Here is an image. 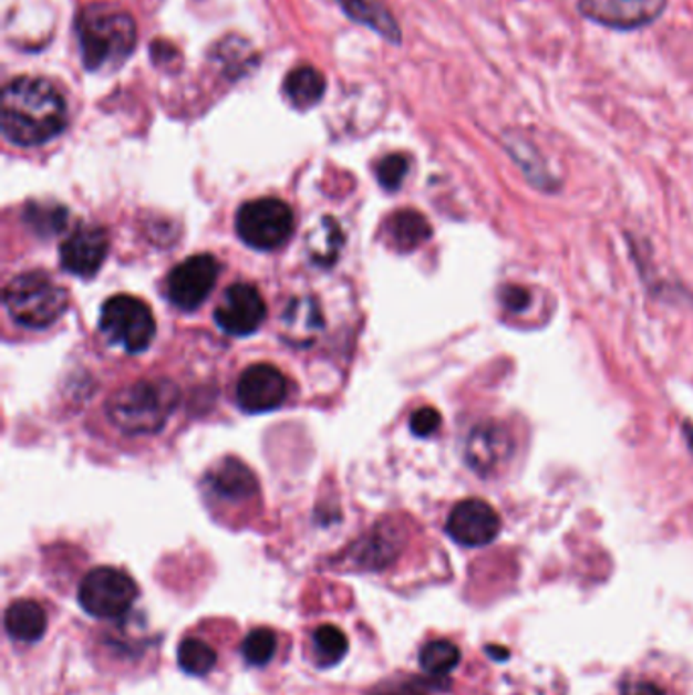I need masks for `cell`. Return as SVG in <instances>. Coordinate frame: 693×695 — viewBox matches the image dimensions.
<instances>
[{
    "label": "cell",
    "mask_w": 693,
    "mask_h": 695,
    "mask_svg": "<svg viewBox=\"0 0 693 695\" xmlns=\"http://www.w3.org/2000/svg\"><path fill=\"white\" fill-rule=\"evenodd\" d=\"M68 125L62 92L43 77H17L2 92L0 126L7 141L19 147L50 143Z\"/></svg>",
    "instance_id": "obj_1"
},
{
    "label": "cell",
    "mask_w": 693,
    "mask_h": 695,
    "mask_svg": "<svg viewBox=\"0 0 693 695\" xmlns=\"http://www.w3.org/2000/svg\"><path fill=\"white\" fill-rule=\"evenodd\" d=\"M342 245V232L340 226L332 218H323L320 226L311 232L310 255L311 261L320 264H330L338 257V249Z\"/></svg>",
    "instance_id": "obj_24"
},
{
    "label": "cell",
    "mask_w": 693,
    "mask_h": 695,
    "mask_svg": "<svg viewBox=\"0 0 693 695\" xmlns=\"http://www.w3.org/2000/svg\"><path fill=\"white\" fill-rule=\"evenodd\" d=\"M668 7V0H580V13L598 25L631 31L651 25Z\"/></svg>",
    "instance_id": "obj_11"
},
{
    "label": "cell",
    "mask_w": 693,
    "mask_h": 695,
    "mask_svg": "<svg viewBox=\"0 0 693 695\" xmlns=\"http://www.w3.org/2000/svg\"><path fill=\"white\" fill-rule=\"evenodd\" d=\"M338 2L344 7L348 17H352L354 21L383 33L386 39L399 41V25L393 14L389 13L383 4L374 0H338Z\"/></svg>",
    "instance_id": "obj_20"
},
{
    "label": "cell",
    "mask_w": 693,
    "mask_h": 695,
    "mask_svg": "<svg viewBox=\"0 0 693 695\" xmlns=\"http://www.w3.org/2000/svg\"><path fill=\"white\" fill-rule=\"evenodd\" d=\"M293 211L281 199H252L236 211V232L250 249H279L293 235Z\"/></svg>",
    "instance_id": "obj_6"
},
{
    "label": "cell",
    "mask_w": 693,
    "mask_h": 695,
    "mask_svg": "<svg viewBox=\"0 0 693 695\" xmlns=\"http://www.w3.org/2000/svg\"><path fill=\"white\" fill-rule=\"evenodd\" d=\"M138 588L135 580L116 568H96L87 571L77 588L80 606L99 621L123 619L133 609Z\"/></svg>",
    "instance_id": "obj_7"
},
{
    "label": "cell",
    "mask_w": 693,
    "mask_h": 695,
    "mask_svg": "<svg viewBox=\"0 0 693 695\" xmlns=\"http://www.w3.org/2000/svg\"><path fill=\"white\" fill-rule=\"evenodd\" d=\"M287 397L286 374L272 364H252L240 376L236 401L247 413L277 409Z\"/></svg>",
    "instance_id": "obj_13"
},
{
    "label": "cell",
    "mask_w": 693,
    "mask_h": 695,
    "mask_svg": "<svg viewBox=\"0 0 693 695\" xmlns=\"http://www.w3.org/2000/svg\"><path fill=\"white\" fill-rule=\"evenodd\" d=\"M325 77L311 65L296 68L286 80V96L289 102L299 108L308 111L323 98Z\"/></svg>",
    "instance_id": "obj_19"
},
{
    "label": "cell",
    "mask_w": 693,
    "mask_h": 695,
    "mask_svg": "<svg viewBox=\"0 0 693 695\" xmlns=\"http://www.w3.org/2000/svg\"><path fill=\"white\" fill-rule=\"evenodd\" d=\"M323 328L318 303L310 298L293 299L283 313V334L289 344L310 346Z\"/></svg>",
    "instance_id": "obj_16"
},
{
    "label": "cell",
    "mask_w": 693,
    "mask_h": 695,
    "mask_svg": "<svg viewBox=\"0 0 693 695\" xmlns=\"http://www.w3.org/2000/svg\"><path fill=\"white\" fill-rule=\"evenodd\" d=\"M4 308L14 323L29 330L50 328L68 310V293L50 274L29 271L4 287Z\"/></svg>",
    "instance_id": "obj_4"
},
{
    "label": "cell",
    "mask_w": 693,
    "mask_h": 695,
    "mask_svg": "<svg viewBox=\"0 0 693 695\" xmlns=\"http://www.w3.org/2000/svg\"><path fill=\"white\" fill-rule=\"evenodd\" d=\"M459 658H462L459 649L452 641L435 639L423 646L420 653V665L427 675L447 680V675L458 667Z\"/></svg>",
    "instance_id": "obj_22"
},
{
    "label": "cell",
    "mask_w": 693,
    "mask_h": 695,
    "mask_svg": "<svg viewBox=\"0 0 693 695\" xmlns=\"http://www.w3.org/2000/svg\"><path fill=\"white\" fill-rule=\"evenodd\" d=\"M208 483L211 490L226 500H245L259 490L255 474L250 473L247 464L235 458L223 459L211 470Z\"/></svg>",
    "instance_id": "obj_15"
},
{
    "label": "cell",
    "mask_w": 693,
    "mask_h": 695,
    "mask_svg": "<svg viewBox=\"0 0 693 695\" xmlns=\"http://www.w3.org/2000/svg\"><path fill=\"white\" fill-rule=\"evenodd\" d=\"M220 264L211 255H196L179 262L167 277V295L175 308L198 310L218 281Z\"/></svg>",
    "instance_id": "obj_8"
},
{
    "label": "cell",
    "mask_w": 693,
    "mask_h": 695,
    "mask_svg": "<svg viewBox=\"0 0 693 695\" xmlns=\"http://www.w3.org/2000/svg\"><path fill=\"white\" fill-rule=\"evenodd\" d=\"M408 162L405 155H389L384 157L383 162L376 165V177H379V184L384 189H391L395 191L403 184L405 175H407Z\"/></svg>",
    "instance_id": "obj_27"
},
{
    "label": "cell",
    "mask_w": 693,
    "mask_h": 695,
    "mask_svg": "<svg viewBox=\"0 0 693 695\" xmlns=\"http://www.w3.org/2000/svg\"><path fill=\"white\" fill-rule=\"evenodd\" d=\"M500 517L493 505L480 498H466L447 517L446 531L464 547H484L500 533Z\"/></svg>",
    "instance_id": "obj_10"
},
{
    "label": "cell",
    "mask_w": 693,
    "mask_h": 695,
    "mask_svg": "<svg viewBox=\"0 0 693 695\" xmlns=\"http://www.w3.org/2000/svg\"><path fill=\"white\" fill-rule=\"evenodd\" d=\"M265 315H267L265 299L260 298L257 287L248 283L228 287L214 311L216 323L230 335L255 334L260 323L265 322Z\"/></svg>",
    "instance_id": "obj_12"
},
{
    "label": "cell",
    "mask_w": 693,
    "mask_h": 695,
    "mask_svg": "<svg viewBox=\"0 0 693 695\" xmlns=\"http://www.w3.org/2000/svg\"><path fill=\"white\" fill-rule=\"evenodd\" d=\"M389 237L393 247L403 252L415 250L432 237V226L427 218L415 210H401L389 220Z\"/></svg>",
    "instance_id": "obj_18"
},
{
    "label": "cell",
    "mask_w": 693,
    "mask_h": 695,
    "mask_svg": "<svg viewBox=\"0 0 693 695\" xmlns=\"http://www.w3.org/2000/svg\"><path fill=\"white\" fill-rule=\"evenodd\" d=\"M313 657L322 667H334L348 653V636L334 624H322L311 636Z\"/></svg>",
    "instance_id": "obj_23"
},
{
    "label": "cell",
    "mask_w": 693,
    "mask_h": 695,
    "mask_svg": "<svg viewBox=\"0 0 693 695\" xmlns=\"http://www.w3.org/2000/svg\"><path fill=\"white\" fill-rule=\"evenodd\" d=\"M4 629L19 643H38L48 631V614L35 600H17L7 609Z\"/></svg>",
    "instance_id": "obj_17"
},
{
    "label": "cell",
    "mask_w": 693,
    "mask_h": 695,
    "mask_svg": "<svg viewBox=\"0 0 693 695\" xmlns=\"http://www.w3.org/2000/svg\"><path fill=\"white\" fill-rule=\"evenodd\" d=\"M75 29L87 70L121 65L135 50V19L124 11L102 4L87 7L77 17Z\"/></svg>",
    "instance_id": "obj_3"
},
{
    "label": "cell",
    "mask_w": 693,
    "mask_h": 695,
    "mask_svg": "<svg viewBox=\"0 0 693 695\" xmlns=\"http://www.w3.org/2000/svg\"><path fill=\"white\" fill-rule=\"evenodd\" d=\"M108 255V235L100 226H80L63 240L60 261L68 273L94 277Z\"/></svg>",
    "instance_id": "obj_14"
},
{
    "label": "cell",
    "mask_w": 693,
    "mask_h": 695,
    "mask_svg": "<svg viewBox=\"0 0 693 695\" xmlns=\"http://www.w3.org/2000/svg\"><path fill=\"white\" fill-rule=\"evenodd\" d=\"M624 695H665L653 683H639L632 685L629 689H624Z\"/></svg>",
    "instance_id": "obj_30"
},
{
    "label": "cell",
    "mask_w": 693,
    "mask_h": 695,
    "mask_svg": "<svg viewBox=\"0 0 693 695\" xmlns=\"http://www.w3.org/2000/svg\"><path fill=\"white\" fill-rule=\"evenodd\" d=\"M100 332L131 354L147 350L157 325L149 305L131 295H114L100 310Z\"/></svg>",
    "instance_id": "obj_5"
},
{
    "label": "cell",
    "mask_w": 693,
    "mask_h": 695,
    "mask_svg": "<svg viewBox=\"0 0 693 695\" xmlns=\"http://www.w3.org/2000/svg\"><path fill=\"white\" fill-rule=\"evenodd\" d=\"M439 677H408L405 682H389L374 689L372 695H437L447 687Z\"/></svg>",
    "instance_id": "obj_26"
},
{
    "label": "cell",
    "mask_w": 693,
    "mask_h": 695,
    "mask_svg": "<svg viewBox=\"0 0 693 695\" xmlns=\"http://www.w3.org/2000/svg\"><path fill=\"white\" fill-rule=\"evenodd\" d=\"M242 657L248 665L252 667H262L267 665L277 651V636L271 629H255L247 634V639L242 641Z\"/></svg>",
    "instance_id": "obj_25"
},
{
    "label": "cell",
    "mask_w": 693,
    "mask_h": 695,
    "mask_svg": "<svg viewBox=\"0 0 693 695\" xmlns=\"http://www.w3.org/2000/svg\"><path fill=\"white\" fill-rule=\"evenodd\" d=\"M498 299H500V303H503L508 311H513V313L527 310V305H529V301H531L529 291L520 286L500 287Z\"/></svg>",
    "instance_id": "obj_29"
},
{
    "label": "cell",
    "mask_w": 693,
    "mask_h": 695,
    "mask_svg": "<svg viewBox=\"0 0 693 695\" xmlns=\"http://www.w3.org/2000/svg\"><path fill=\"white\" fill-rule=\"evenodd\" d=\"M515 442L505 423L488 419L474 425L466 439V461L478 476H495L507 468L513 458Z\"/></svg>",
    "instance_id": "obj_9"
},
{
    "label": "cell",
    "mask_w": 693,
    "mask_h": 695,
    "mask_svg": "<svg viewBox=\"0 0 693 695\" xmlns=\"http://www.w3.org/2000/svg\"><path fill=\"white\" fill-rule=\"evenodd\" d=\"M177 403L179 388L169 378L136 381L112 395L106 413L123 434H157L172 419Z\"/></svg>",
    "instance_id": "obj_2"
},
{
    "label": "cell",
    "mask_w": 693,
    "mask_h": 695,
    "mask_svg": "<svg viewBox=\"0 0 693 695\" xmlns=\"http://www.w3.org/2000/svg\"><path fill=\"white\" fill-rule=\"evenodd\" d=\"M177 663L182 670L186 671L187 675L201 677V675H208L216 667L218 653L204 639L187 636L177 649Z\"/></svg>",
    "instance_id": "obj_21"
},
{
    "label": "cell",
    "mask_w": 693,
    "mask_h": 695,
    "mask_svg": "<svg viewBox=\"0 0 693 695\" xmlns=\"http://www.w3.org/2000/svg\"><path fill=\"white\" fill-rule=\"evenodd\" d=\"M439 425H442V415L434 407H422V409L415 411L408 419L411 432L420 435V437L434 435L439 429Z\"/></svg>",
    "instance_id": "obj_28"
}]
</instances>
